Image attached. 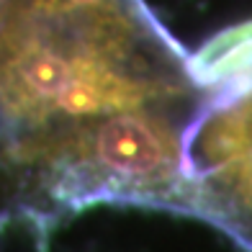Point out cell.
Returning <instances> with one entry per match:
<instances>
[{
	"label": "cell",
	"mask_w": 252,
	"mask_h": 252,
	"mask_svg": "<svg viewBox=\"0 0 252 252\" xmlns=\"http://www.w3.org/2000/svg\"><path fill=\"white\" fill-rule=\"evenodd\" d=\"M52 165L64 183L85 193H152L175 178L178 139L165 121L147 113H108L57 139Z\"/></svg>",
	"instance_id": "1"
},
{
	"label": "cell",
	"mask_w": 252,
	"mask_h": 252,
	"mask_svg": "<svg viewBox=\"0 0 252 252\" xmlns=\"http://www.w3.org/2000/svg\"><path fill=\"white\" fill-rule=\"evenodd\" d=\"M13 21V0H0V31Z\"/></svg>",
	"instance_id": "2"
}]
</instances>
